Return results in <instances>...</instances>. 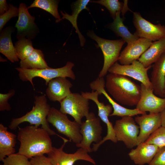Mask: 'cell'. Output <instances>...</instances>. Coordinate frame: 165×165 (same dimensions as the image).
I'll use <instances>...</instances> for the list:
<instances>
[{"mask_svg": "<svg viewBox=\"0 0 165 165\" xmlns=\"http://www.w3.org/2000/svg\"><path fill=\"white\" fill-rule=\"evenodd\" d=\"M74 64L71 62H68L64 66L56 68L50 67L43 69H28L20 67L15 68L19 72V76L22 81H29L33 86V79L38 77L43 79L46 85L51 80L58 77H68L75 80V75L72 70Z\"/></svg>", "mask_w": 165, "mask_h": 165, "instance_id": "4", "label": "cell"}, {"mask_svg": "<svg viewBox=\"0 0 165 165\" xmlns=\"http://www.w3.org/2000/svg\"><path fill=\"white\" fill-rule=\"evenodd\" d=\"M17 139L20 142L18 153L28 159L48 154L53 147L48 133L34 125L19 127Z\"/></svg>", "mask_w": 165, "mask_h": 165, "instance_id": "1", "label": "cell"}, {"mask_svg": "<svg viewBox=\"0 0 165 165\" xmlns=\"http://www.w3.org/2000/svg\"><path fill=\"white\" fill-rule=\"evenodd\" d=\"M133 21L136 29L134 34L139 38L155 42L165 37L164 25L152 24L143 18L138 12H133Z\"/></svg>", "mask_w": 165, "mask_h": 165, "instance_id": "13", "label": "cell"}, {"mask_svg": "<svg viewBox=\"0 0 165 165\" xmlns=\"http://www.w3.org/2000/svg\"><path fill=\"white\" fill-rule=\"evenodd\" d=\"M105 81L104 77H98L89 84L90 88L93 91H97L99 95L103 94L107 99L112 106L113 109L110 116H117L121 117L125 116H133L139 114L146 113L140 111L136 108L133 109L125 108L115 102L106 92L105 88Z\"/></svg>", "mask_w": 165, "mask_h": 165, "instance_id": "16", "label": "cell"}, {"mask_svg": "<svg viewBox=\"0 0 165 165\" xmlns=\"http://www.w3.org/2000/svg\"><path fill=\"white\" fill-rule=\"evenodd\" d=\"M152 67L150 66L146 68L137 60L126 65H121L117 62L110 67L108 72L131 77L139 81L147 87L153 88L148 74V71Z\"/></svg>", "mask_w": 165, "mask_h": 165, "instance_id": "11", "label": "cell"}, {"mask_svg": "<svg viewBox=\"0 0 165 165\" xmlns=\"http://www.w3.org/2000/svg\"><path fill=\"white\" fill-rule=\"evenodd\" d=\"M16 135L9 131L7 127L0 124V160L15 153Z\"/></svg>", "mask_w": 165, "mask_h": 165, "instance_id": "24", "label": "cell"}, {"mask_svg": "<svg viewBox=\"0 0 165 165\" xmlns=\"http://www.w3.org/2000/svg\"><path fill=\"white\" fill-rule=\"evenodd\" d=\"M89 100L78 93H71L60 103V111L63 113L69 114L79 125L82 119L89 113Z\"/></svg>", "mask_w": 165, "mask_h": 165, "instance_id": "8", "label": "cell"}, {"mask_svg": "<svg viewBox=\"0 0 165 165\" xmlns=\"http://www.w3.org/2000/svg\"><path fill=\"white\" fill-rule=\"evenodd\" d=\"M90 2L99 4L105 6L114 19L118 12L121 11L123 15L128 10H130L128 7L127 1H124V3L118 0H100Z\"/></svg>", "mask_w": 165, "mask_h": 165, "instance_id": "29", "label": "cell"}, {"mask_svg": "<svg viewBox=\"0 0 165 165\" xmlns=\"http://www.w3.org/2000/svg\"><path fill=\"white\" fill-rule=\"evenodd\" d=\"M121 12V11H119L117 13L110 27L117 35L121 37L122 39L128 44L136 41L139 38L132 34L124 25L123 23V19L120 16Z\"/></svg>", "mask_w": 165, "mask_h": 165, "instance_id": "27", "label": "cell"}, {"mask_svg": "<svg viewBox=\"0 0 165 165\" xmlns=\"http://www.w3.org/2000/svg\"><path fill=\"white\" fill-rule=\"evenodd\" d=\"M85 122L80 125V132L82 137L81 141L76 144V147L86 150L88 152L93 151L90 145L93 142L97 144L102 140L101 134L102 128L100 119L93 112H89L86 117Z\"/></svg>", "mask_w": 165, "mask_h": 165, "instance_id": "7", "label": "cell"}, {"mask_svg": "<svg viewBox=\"0 0 165 165\" xmlns=\"http://www.w3.org/2000/svg\"><path fill=\"white\" fill-rule=\"evenodd\" d=\"M0 59H2V60H0V61H2V62H5V61H7V60L6 59H3V58L2 57H0Z\"/></svg>", "mask_w": 165, "mask_h": 165, "instance_id": "39", "label": "cell"}, {"mask_svg": "<svg viewBox=\"0 0 165 165\" xmlns=\"http://www.w3.org/2000/svg\"><path fill=\"white\" fill-rule=\"evenodd\" d=\"M161 126L165 127V108L160 113Z\"/></svg>", "mask_w": 165, "mask_h": 165, "instance_id": "38", "label": "cell"}, {"mask_svg": "<svg viewBox=\"0 0 165 165\" xmlns=\"http://www.w3.org/2000/svg\"><path fill=\"white\" fill-rule=\"evenodd\" d=\"M113 127L117 141L123 142L129 148L138 145L139 128L132 117H122L116 121Z\"/></svg>", "mask_w": 165, "mask_h": 165, "instance_id": "9", "label": "cell"}, {"mask_svg": "<svg viewBox=\"0 0 165 165\" xmlns=\"http://www.w3.org/2000/svg\"><path fill=\"white\" fill-rule=\"evenodd\" d=\"M164 97H165V86L164 92Z\"/></svg>", "mask_w": 165, "mask_h": 165, "instance_id": "40", "label": "cell"}, {"mask_svg": "<svg viewBox=\"0 0 165 165\" xmlns=\"http://www.w3.org/2000/svg\"><path fill=\"white\" fill-rule=\"evenodd\" d=\"M15 30L14 27L10 26L3 29L0 33V52L12 63L19 61L11 38Z\"/></svg>", "mask_w": 165, "mask_h": 165, "instance_id": "22", "label": "cell"}, {"mask_svg": "<svg viewBox=\"0 0 165 165\" xmlns=\"http://www.w3.org/2000/svg\"><path fill=\"white\" fill-rule=\"evenodd\" d=\"M30 161L32 165H53L48 157L44 155L33 157Z\"/></svg>", "mask_w": 165, "mask_h": 165, "instance_id": "36", "label": "cell"}, {"mask_svg": "<svg viewBox=\"0 0 165 165\" xmlns=\"http://www.w3.org/2000/svg\"><path fill=\"white\" fill-rule=\"evenodd\" d=\"M50 109L44 95L35 96L34 105L32 110L20 117L13 119L9 127L11 130H15L20 123L28 122L31 125H34L37 127L41 125L42 128L45 130L50 135H57L64 141L67 140L50 128L47 118Z\"/></svg>", "mask_w": 165, "mask_h": 165, "instance_id": "3", "label": "cell"}, {"mask_svg": "<svg viewBox=\"0 0 165 165\" xmlns=\"http://www.w3.org/2000/svg\"><path fill=\"white\" fill-rule=\"evenodd\" d=\"M137 146L131 150L128 155L130 159L138 165L149 164L159 148L155 145L144 142L139 143Z\"/></svg>", "mask_w": 165, "mask_h": 165, "instance_id": "21", "label": "cell"}, {"mask_svg": "<svg viewBox=\"0 0 165 165\" xmlns=\"http://www.w3.org/2000/svg\"><path fill=\"white\" fill-rule=\"evenodd\" d=\"M152 42L149 39L139 38L136 41L128 44L120 53L118 61L121 65L131 64L134 61L138 60Z\"/></svg>", "mask_w": 165, "mask_h": 165, "instance_id": "18", "label": "cell"}, {"mask_svg": "<svg viewBox=\"0 0 165 165\" xmlns=\"http://www.w3.org/2000/svg\"><path fill=\"white\" fill-rule=\"evenodd\" d=\"M58 0H35L29 6L28 9L31 8H38L49 12L56 19V22L61 21V17L58 11Z\"/></svg>", "mask_w": 165, "mask_h": 165, "instance_id": "28", "label": "cell"}, {"mask_svg": "<svg viewBox=\"0 0 165 165\" xmlns=\"http://www.w3.org/2000/svg\"><path fill=\"white\" fill-rule=\"evenodd\" d=\"M47 85L46 93L51 101L60 103L72 93L70 88L73 85L66 77H58L53 79L49 81Z\"/></svg>", "mask_w": 165, "mask_h": 165, "instance_id": "19", "label": "cell"}, {"mask_svg": "<svg viewBox=\"0 0 165 165\" xmlns=\"http://www.w3.org/2000/svg\"><path fill=\"white\" fill-rule=\"evenodd\" d=\"M87 34L97 42L102 52L104 64L98 77H104L107 75L110 67L118 61L120 50L126 42L122 38L109 40L102 38L97 35L93 31H89Z\"/></svg>", "mask_w": 165, "mask_h": 165, "instance_id": "5", "label": "cell"}, {"mask_svg": "<svg viewBox=\"0 0 165 165\" xmlns=\"http://www.w3.org/2000/svg\"><path fill=\"white\" fill-rule=\"evenodd\" d=\"M9 9L4 14L0 15V31L3 29V27L11 18L18 16L19 8L13 5L9 4Z\"/></svg>", "mask_w": 165, "mask_h": 165, "instance_id": "33", "label": "cell"}, {"mask_svg": "<svg viewBox=\"0 0 165 165\" xmlns=\"http://www.w3.org/2000/svg\"><path fill=\"white\" fill-rule=\"evenodd\" d=\"M150 81L154 92L161 97H164L165 86V52L153 64Z\"/></svg>", "mask_w": 165, "mask_h": 165, "instance_id": "20", "label": "cell"}, {"mask_svg": "<svg viewBox=\"0 0 165 165\" xmlns=\"http://www.w3.org/2000/svg\"><path fill=\"white\" fill-rule=\"evenodd\" d=\"M14 47L17 56L21 60L27 58L35 49L31 40L26 38L18 40L15 43Z\"/></svg>", "mask_w": 165, "mask_h": 165, "instance_id": "30", "label": "cell"}, {"mask_svg": "<svg viewBox=\"0 0 165 165\" xmlns=\"http://www.w3.org/2000/svg\"><path fill=\"white\" fill-rule=\"evenodd\" d=\"M82 96L85 98L93 101L96 104L98 109V116L99 118L106 125L107 133L105 137L99 143L94 144L92 148L93 151H96L100 145L106 141L110 140L114 143L118 141L116 139L114 127L112 124L108 119V117L113 111V108L111 105H105L103 103L100 102L98 99L99 93L97 91L91 92H84Z\"/></svg>", "mask_w": 165, "mask_h": 165, "instance_id": "10", "label": "cell"}, {"mask_svg": "<svg viewBox=\"0 0 165 165\" xmlns=\"http://www.w3.org/2000/svg\"><path fill=\"white\" fill-rule=\"evenodd\" d=\"M148 165H165V146L159 148L156 153Z\"/></svg>", "mask_w": 165, "mask_h": 165, "instance_id": "35", "label": "cell"}, {"mask_svg": "<svg viewBox=\"0 0 165 165\" xmlns=\"http://www.w3.org/2000/svg\"><path fill=\"white\" fill-rule=\"evenodd\" d=\"M144 142L155 145L159 148L165 146V127L161 126Z\"/></svg>", "mask_w": 165, "mask_h": 165, "instance_id": "31", "label": "cell"}, {"mask_svg": "<svg viewBox=\"0 0 165 165\" xmlns=\"http://www.w3.org/2000/svg\"><path fill=\"white\" fill-rule=\"evenodd\" d=\"M134 120L139 125V128L138 145L145 142L153 133L161 126L160 113H149L148 114L146 113L136 116Z\"/></svg>", "mask_w": 165, "mask_h": 165, "instance_id": "17", "label": "cell"}, {"mask_svg": "<svg viewBox=\"0 0 165 165\" xmlns=\"http://www.w3.org/2000/svg\"><path fill=\"white\" fill-rule=\"evenodd\" d=\"M9 8V5L8 4L6 0H0V15L4 14L8 11Z\"/></svg>", "mask_w": 165, "mask_h": 165, "instance_id": "37", "label": "cell"}, {"mask_svg": "<svg viewBox=\"0 0 165 165\" xmlns=\"http://www.w3.org/2000/svg\"><path fill=\"white\" fill-rule=\"evenodd\" d=\"M18 8V18L15 26L17 29L16 38L18 40L24 38L31 40L34 39L39 32V28L35 23V17L30 14L25 3H20Z\"/></svg>", "mask_w": 165, "mask_h": 165, "instance_id": "12", "label": "cell"}, {"mask_svg": "<svg viewBox=\"0 0 165 165\" xmlns=\"http://www.w3.org/2000/svg\"><path fill=\"white\" fill-rule=\"evenodd\" d=\"M15 90L12 89L6 94H0V111H9L11 107L8 103L9 99L14 95Z\"/></svg>", "mask_w": 165, "mask_h": 165, "instance_id": "34", "label": "cell"}, {"mask_svg": "<svg viewBox=\"0 0 165 165\" xmlns=\"http://www.w3.org/2000/svg\"><path fill=\"white\" fill-rule=\"evenodd\" d=\"M20 67L28 69H43L49 68L42 51L35 49L26 59L20 60Z\"/></svg>", "mask_w": 165, "mask_h": 165, "instance_id": "26", "label": "cell"}, {"mask_svg": "<svg viewBox=\"0 0 165 165\" xmlns=\"http://www.w3.org/2000/svg\"><path fill=\"white\" fill-rule=\"evenodd\" d=\"M165 52V37L152 42L138 61L145 67L155 63Z\"/></svg>", "mask_w": 165, "mask_h": 165, "instance_id": "23", "label": "cell"}, {"mask_svg": "<svg viewBox=\"0 0 165 165\" xmlns=\"http://www.w3.org/2000/svg\"><path fill=\"white\" fill-rule=\"evenodd\" d=\"M90 1L89 0H79L75 2L73 6L72 12V15H70L65 12L64 13L61 11L62 16L61 20L66 19L69 20L72 24L73 27L76 30V32L78 34L79 38L80 45L83 46L85 42V39L80 32L77 25V19L79 14L83 9H88L86 7L88 3Z\"/></svg>", "mask_w": 165, "mask_h": 165, "instance_id": "25", "label": "cell"}, {"mask_svg": "<svg viewBox=\"0 0 165 165\" xmlns=\"http://www.w3.org/2000/svg\"><path fill=\"white\" fill-rule=\"evenodd\" d=\"M47 120L61 134L68 137L76 144L79 143L82 137L80 132V125L75 121H70L65 114L54 107L51 108Z\"/></svg>", "mask_w": 165, "mask_h": 165, "instance_id": "6", "label": "cell"}, {"mask_svg": "<svg viewBox=\"0 0 165 165\" xmlns=\"http://www.w3.org/2000/svg\"><path fill=\"white\" fill-rule=\"evenodd\" d=\"M68 141V140L64 141V144L59 148L53 147L52 150L47 154L48 158L53 165H73L79 160H86L95 164L94 160L83 148H80L73 153L68 154L64 152L63 148Z\"/></svg>", "mask_w": 165, "mask_h": 165, "instance_id": "14", "label": "cell"}, {"mask_svg": "<svg viewBox=\"0 0 165 165\" xmlns=\"http://www.w3.org/2000/svg\"><path fill=\"white\" fill-rule=\"evenodd\" d=\"M140 87V98L136 108L144 112L160 113L165 108V97L156 96L153 88H147L142 83Z\"/></svg>", "mask_w": 165, "mask_h": 165, "instance_id": "15", "label": "cell"}, {"mask_svg": "<svg viewBox=\"0 0 165 165\" xmlns=\"http://www.w3.org/2000/svg\"><path fill=\"white\" fill-rule=\"evenodd\" d=\"M105 87L112 97L121 104L136 106L140 100V86L127 76L109 73L106 76Z\"/></svg>", "mask_w": 165, "mask_h": 165, "instance_id": "2", "label": "cell"}, {"mask_svg": "<svg viewBox=\"0 0 165 165\" xmlns=\"http://www.w3.org/2000/svg\"><path fill=\"white\" fill-rule=\"evenodd\" d=\"M26 156L18 153L9 155L2 160L0 165H32Z\"/></svg>", "mask_w": 165, "mask_h": 165, "instance_id": "32", "label": "cell"}]
</instances>
